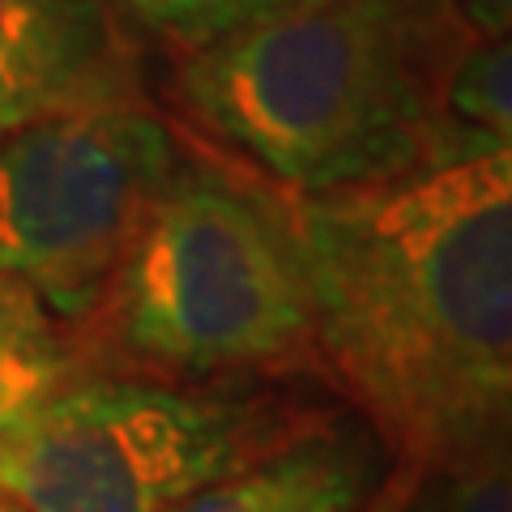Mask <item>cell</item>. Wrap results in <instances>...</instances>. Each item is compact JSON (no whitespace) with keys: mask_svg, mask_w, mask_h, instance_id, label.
<instances>
[{"mask_svg":"<svg viewBox=\"0 0 512 512\" xmlns=\"http://www.w3.org/2000/svg\"><path fill=\"white\" fill-rule=\"evenodd\" d=\"M316 372L397 470L508 440L512 150L286 197Z\"/></svg>","mask_w":512,"mask_h":512,"instance_id":"6da1fadb","label":"cell"},{"mask_svg":"<svg viewBox=\"0 0 512 512\" xmlns=\"http://www.w3.org/2000/svg\"><path fill=\"white\" fill-rule=\"evenodd\" d=\"M470 39L453 0H303L184 52L171 99L205 150L286 197H320L508 150L444 124Z\"/></svg>","mask_w":512,"mask_h":512,"instance_id":"7a4b0ae2","label":"cell"},{"mask_svg":"<svg viewBox=\"0 0 512 512\" xmlns=\"http://www.w3.org/2000/svg\"><path fill=\"white\" fill-rule=\"evenodd\" d=\"M73 338L86 376L201 384L316 372L286 192L192 137Z\"/></svg>","mask_w":512,"mask_h":512,"instance_id":"3957f363","label":"cell"},{"mask_svg":"<svg viewBox=\"0 0 512 512\" xmlns=\"http://www.w3.org/2000/svg\"><path fill=\"white\" fill-rule=\"evenodd\" d=\"M338 423L282 380L77 376L0 457L18 512H175L197 491Z\"/></svg>","mask_w":512,"mask_h":512,"instance_id":"277c9868","label":"cell"},{"mask_svg":"<svg viewBox=\"0 0 512 512\" xmlns=\"http://www.w3.org/2000/svg\"><path fill=\"white\" fill-rule=\"evenodd\" d=\"M192 137L146 99L39 120L0 141V286L77 329L99 308Z\"/></svg>","mask_w":512,"mask_h":512,"instance_id":"5b68a950","label":"cell"},{"mask_svg":"<svg viewBox=\"0 0 512 512\" xmlns=\"http://www.w3.org/2000/svg\"><path fill=\"white\" fill-rule=\"evenodd\" d=\"M120 99H141V73L111 0H0V141Z\"/></svg>","mask_w":512,"mask_h":512,"instance_id":"8992f818","label":"cell"},{"mask_svg":"<svg viewBox=\"0 0 512 512\" xmlns=\"http://www.w3.org/2000/svg\"><path fill=\"white\" fill-rule=\"evenodd\" d=\"M380 461L376 436L329 423L197 491L175 512H363L384 487Z\"/></svg>","mask_w":512,"mask_h":512,"instance_id":"52a82bcc","label":"cell"},{"mask_svg":"<svg viewBox=\"0 0 512 512\" xmlns=\"http://www.w3.org/2000/svg\"><path fill=\"white\" fill-rule=\"evenodd\" d=\"M82 372L77 338L35 299L0 286V457L35 410Z\"/></svg>","mask_w":512,"mask_h":512,"instance_id":"ba28073f","label":"cell"},{"mask_svg":"<svg viewBox=\"0 0 512 512\" xmlns=\"http://www.w3.org/2000/svg\"><path fill=\"white\" fill-rule=\"evenodd\" d=\"M389 512H512L508 440H491L431 470H397Z\"/></svg>","mask_w":512,"mask_h":512,"instance_id":"9c48e42d","label":"cell"},{"mask_svg":"<svg viewBox=\"0 0 512 512\" xmlns=\"http://www.w3.org/2000/svg\"><path fill=\"white\" fill-rule=\"evenodd\" d=\"M444 124L466 137L512 141V47L508 39L474 35L444 82Z\"/></svg>","mask_w":512,"mask_h":512,"instance_id":"30bf717a","label":"cell"},{"mask_svg":"<svg viewBox=\"0 0 512 512\" xmlns=\"http://www.w3.org/2000/svg\"><path fill=\"white\" fill-rule=\"evenodd\" d=\"M146 35L163 39L175 52H197L205 43H218L252 22H265L282 9H295L303 0H111Z\"/></svg>","mask_w":512,"mask_h":512,"instance_id":"8fae6325","label":"cell"},{"mask_svg":"<svg viewBox=\"0 0 512 512\" xmlns=\"http://www.w3.org/2000/svg\"><path fill=\"white\" fill-rule=\"evenodd\" d=\"M461 18L470 22L474 35L483 39H508L512 30V0H453Z\"/></svg>","mask_w":512,"mask_h":512,"instance_id":"7c38bea8","label":"cell"},{"mask_svg":"<svg viewBox=\"0 0 512 512\" xmlns=\"http://www.w3.org/2000/svg\"><path fill=\"white\" fill-rule=\"evenodd\" d=\"M393 495H397V474L384 478V487L372 495V504H367L363 512H389V508H393Z\"/></svg>","mask_w":512,"mask_h":512,"instance_id":"4fadbf2b","label":"cell"}]
</instances>
